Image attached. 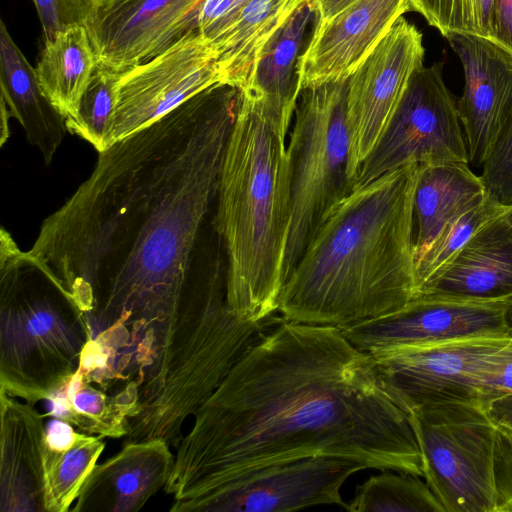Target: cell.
I'll use <instances>...</instances> for the list:
<instances>
[{
    "instance_id": "42",
    "label": "cell",
    "mask_w": 512,
    "mask_h": 512,
    "mask_svg": "<svg viewBox=\"0 0 512 512\" xmlns=\"http://www.w3.org/2000/svg\"><path fill=\"white\" fill-rule=\"evenodd\" d=\"M506 319L508 327L512 332V297L507 299Z\"/></svg>"
},
{
    "instance_id": "39",
    "label": "cell",
    "mask_w": 512,
    "mask_h": 512,
    "mask_svg": "<svg viewBox=\"0 0 512 512\" xmlns=\"http://www.w3.org/2000/svg\"><path fill=\"white\" fill-rule=\"evenodd\" d=\"M485 409L496 424L512 430V395L490 402Z\"/></svg>"
},
{
    "instance_id": "11",
    "label": "cell",
    "mask_w": 512,
    "mask_h": 512,
    "mask_svg": "<svg viewBox=\"0 0 512 512\" xmlns=\"http://www.w3.org/2000/svg\"><path fill=\"white\" fill-rule=\"evenodd\" d=\"M219 83L212 43L198 30L188 32L157 56L120 73L110 146Z\"/></svg>"
},
{
    "instance_id": "35",
    "label": "cell",
    "mask_w": 512,
    "mask_h": 512,
    "mask_svg": "<svg viewBox=\"0 0 512 512\" xmlns=\"http://www.w3.org/2000/svg\"><path fill=\"white\" fill-rule=\"evenodd\" d=\"M494 482L496 512H512V430L497 424Z\"/></svg>"
},
{
    "instance_id": "15",
    "label": "cell",
    "mask_w": 512,
    "mask_h": 512,
    "mask_svg": "<svg viewBox=\"0 0 512 512\" xmlns=\"http://www.w3.org/2000/svg\"><path fill=\"white\" fill-rule=\"evenodd\" d=\"M506 310L507 300L419 296L396 311L340 329L354 346L369 353L471 336L512 334Z\"/></svg>"
},
{
    "instance_id": "22",
    "label": "cell",
    "mask_w": 512,
    "mask_h": 512,
    "mask_svg": "<svg viewBox=\"0 0 512 512\" xmlns=\"http://www.w3.org/2000/svg\"><path fill=\"white\" fill-rule=\"evenodd\" d=\"M487 197L481 176L468 163L419 165L413 201L414 260L449 223Z\"/></svg>"
},
{
    "instance_id": "21",
    "label": "cell",
    "mask_w": 512,
    "mask_h": 512,
    "mask_svg": "<svg viewBox=\"0 0 512 512\" xmlns=\"http://www.w3.org/2000/svg\"><path fill=\"white\" fill-rule=\"evenodd\" d=\"M1 144L9 136L7 123L16 118L31 145L49 165L67 130L65 117L43 94L35 68L12 39L4 21L0 24Z\"/></svg>"
},
{
    "instance_id": "13",
    "label": "cell",
    "mask_w": 512,
    "mask_h": 512,
    "mask_svg": "<svg viewBox=\"0 0 512 512\" xmlns=\"http://www.w3.org/2000/svg\"><path fill=\"white\" fill-rule=\"evenodd\" d=\"M205 0H96L85 27L97 67L116 73L198 30Z\"/></svg>"
},
{
    "instance_id": "27",
    "label": "cell",
    "mask_w": 512,
    "mask_h": 512,
    "mask_svg": "<svg viewBox=\"0 0 512 512\" xmlns=\"http://www.w3.org/2000/svg\"><path fill=\"white\" fill-rule=\"evenodd\" d=\"M101 437L82 434L69 449H44V503L46 512H66L104 450Z\"/></svg>"
},
{
    "instance_id": "29",
    "label": "cell",
    "mask_w": 512,
    "mask_h": 512,
    "mask_svg": "<svg viewBox=\"0 0 512 512\" xmlns=\"http://www.w3.org/2000/svg\"><path fill=\"white\" fill-rule=\"evenodd\" d=\"M119 80L120 73L97 67L81 98L77 116L65 119L68 132L89 142L98 153L110 147Z\"/></svg>"
},
{
    "instance_id": "26",
    "label": "cell",
    "mask_w": 512,
    "mask_h": 512,
    "mask_svg": "<svg viewBox=\"0 0 512 512\" xmlns=\"http://www.w3.org/2000/svg\"><path fill=\"white\" fill-rule=\"evenodd\" d=\"M139 392V384L130 381L119 392L109 394L84 382L76 371L67 385L49 399L50 414L87 435L119 438L126 436L127 420L136 410Z\"/></svg>"
},
{
    "instance_id": "41",
    "label": "cell",
    "mask_w": 512,
    "mask_h": 512,
    "mask_svg": "<svg viewBox=\"0 0 512 512\" xmlns=\"http://www.w3.org/2000/svg\"><path fill=\"white\" fill-rule=\"evenodd\" d=\"M501 217L507 223L509 228L512 230V202L510 204L504 206V209L501 213Z\"/></svg>"
},
{
    "instance_id": "40",
    "label": "cell",
    "mask_w": 512,
    "mask_h": 512,
    "mask_svg": "<svg viewBox=\"0 0 512 512\" xmlns=\"http://www.w3.org/2000/svg\"><path fill=\"white\" fill-rule=\"evenodd\" d=\"M357 0H312L316 21L322 22L335 16Z\"/></svg>"
},
{
    "instance_id": "20",
    "label": "cell",
    "mask_w": 512,
    "mask_h": 512,
    "mask_svg": "<svg viewBox=\"0 0 512 512\" xmlns=\"http://www.w3.org/2000/svg\"><path fill=\"white\" fill-rule=\"evenodd\" d=\"M0 511L46 512L43 415L0 392Z\"/></svg>"
},
{
    "instance_id": "5",
    "label": "cell",
    "mask_w": 512,
    "mask_h": 512,
    "mask_svg": "<svg viewBox=\"0 0 512 512\" xmlns=\"http://www.w3.org/2000/svg\"><path fill=\"white\" fill-rule=\"evenodd\" d=\"M92 329L60 283L0 232V392L35 404L79 368Z\"/></svg>"
},
{
    "instance_id": "4",
    "label": "cell",
    "mask_w": 512,
    "mask_h": 512,
    "mask_svg": "<svg viewBox=\"0 0 512 512\" xmlns=\"http://www.w3.org/2000/svg\"><path fill=\"white\" fill-rule=\"evenodd\" d=\"M286 137L259 100L241 92L217 193L215 230L226 256L225 301L242 321L278 312L291 221Z\"/></svg>"
},
{
    "instance_id": "7",
    "label": "cell",
    "mask_w": 512,
    "mask_h": 512,
    "mask_svg": "<svg viewBox=\"0 0 512 512\" xmlns=\"http://www.w3.org/2000/svg\"><path fill=\"white\" fill-rule=\"evenodd\" d=\"M347 80L305 88L299 95L287 147L291 221L284 284L323 222L356 187L349 169Z\"/></svg>"
},
{
    "instance_id": "32",
    "label": "cell",
    "mask_w": 512,
    "mask_h": 512,
    "mask_svg": "<svg viewBox=\"0 0 512 512\" xmlns=\"http://www.w3.org/2000/svg\"><path fill=\"white\" fill-rule=\"evenodd\" d=\"M479 404L512 395V338L486 358L471 374Z\"/></svg>"
},
{
    "instance_id": "17",
    "label": "cell",
    "mask_w": 512,
    "mask_h": 512,
    "mask_svg": "<svg viewBox=\"0 0 512 512\" xmlns=\"http://www.w3.org/2000/svg\"><path fill=\"white\" fill-rule=\"evenodd\" d=\"M409 10V0H357L330 19L316 21L296 66L300 91L346 81Z\"/></svg>"
},
{
    "instance_id": "2",
    "label": "cell",
    "mask_w": 512,
    "mask_h": 512,
    "mask_svg": "<svg viewBox=\"0 0 512 512\" xmlns=\"http://www.w3.org/2000/svg\"><path fill=\"white\" fill-rule=\"evenodd\" d=\"M164 487L170 511L264 467L314 456L423 477L409 414L372 357L335 326L281 318L234 364L194 415Z\"/></svg>"
},
{
    "instance_id": "34",
    "label": "cell",
    "mask_w": 512,
    "mask_h": 512,
    "mask_svg": "<svg viewBox=\"0 0 512 512\" xmlns=\"http://www.w3.org/2000/svg\"><path fill=\"white\" fill-rule=\"evenodd\" d=\"M43 31V40L71 25H85L96 0H33Z\"/></svg>"
},
{
    "instance_id": "30",
    "label": "cell",
    "mask_w": 512,
    "mask_h": 512,
    "mask_svg": "<svg viewBox=\"0 0 512 512\" xmlns=\"http://www.w3.org/2000/svg\"><path fill=\"white\" fill-rule=\"evenodd\" d=\"M504 206L488 196L485 201L449 223L415 261L418 292L482 226L500 215Z\"/></svg>"
},
{
    "instance_id": "25",
    "label": "cell",
    "mask_w": 512,
    "mask_h": 512,
    "mask_svg": "<svg viewBox=\"0 0 512 512\" xmlns=\"http://www.w3.org/2000/svg\"><path fill=\"white\" fill-rule=\"evenodd\" d=\"M35 67L40 88L65 117L77 116L81 98L97 69V59L84 25H71L45 39Z\"/></svg>"
},
{
    "instance_id": "24",
    "label": "cell",
    "mask_w": 512,
    "mask_h": 512,
    "mask_svg": "<svg viewBox=\"0 0 512 512\" xmlns=\"http://www.w3.org/2000/svg\"><path fill=\"white\" fill-rule=\"evenodd\" d=\"M305 0H250L213 46L221 82L244 90L268 42Z\"/></svg>"
},
{
    "instance_id": "31",
    "label": "cell",
    "mask_w": 512,
    "mask_h": 512,
    "mask_svg": "<svg viewBox=\"0 0 512 512\" xmlns=\"http://www.w3.org/2000/svg\"><path fill=\"white\" fill-rule=\"evenodd\" d=\"M409 4L445 38L459 34L491 39L494 0H409Z\"/></svg>"
},
{
    "instance_id": "37",
    "label": "cell",
    "mask_w": 512,
    "mask_h": 512,
    "mask_svg": "<svg viewBox=\"0 0 512 512\" xmlns=\"http://www.w3.org/2000/svg\"><path fill=\"white\" fill-rule=\"evenodd\" d=\"M490 40L512 54V0H494Z\"/></svg>"
},
{
    "instance_id": "23",
    "label": "cell",
    "mask_w": 512,
    "mask_h": 512,
    "mask_svg": "<svg viewBox=\"0 0 512 512\" xmlns=\"http://www.w3.org/2000/svg\"><path fill=\"white\" fill-rule=\"evenodd\" d=\"M315 17L312 0H305L265 46L243 94L266 107L286 137L301 93L296 66L308 23Z\"/></svg>"
},
{
    "instance_id": "8",
    "label": "cell",
    "mask_w": 512,
    "mask_h": 512,
    "mask_svg": "<svg viewBox=\"0 0 512 512\" xmlns=\"http://www.w3.org/2000/svg\"><path fill=\"white\" fill-rule=\"evenodd\" d=\"M423 477L444 512H496L497 424L475 403L444 402L408 412Z\"/></svg>"
},
{
    "instance_id": "18",
    "label": "cell",
    "mask_w": 512,
    "mask_h": 512,
    "mask_svg": "<svg viewBox=\"0 0 512 512\" xmlns=\"http://www.w3.org/2000/svg\"><path fill=\"white\" fill-rule=\"evenodd\" d=\"M163 440L128 441L96 464L72 508L74 512H136L165 487L174 462Z\"/></svg>"
},
{
    "instance_id": "16",
    "label": "cell",
    "mask_w": 512,
    "mask_h": 512,
    "mask_svg": "<svg viewBox=\"0 0 512 512\" xmlns=\"http://www.w3.org/2000/svg\"><path fill=\"white\" fill-rule=\"evenodd\" d=\"M446 39L463 68L464 88L456 105L469 163L479 167L512 116V54L478 36Z\"/></svg>"
},
{
    "instance_id": "28",
    "label": "cell",
    "mask_w": 512,
    "mask_h": 512,
    "mask_svg": "<svg viewBox=\"0 0 512 512\" xmlns=\"http://www.w3.org/2000/svg\"><path fill=\"white\" fill-rule=\"evenodd\" d=\"M350 512H444L426 481L408 472L383 470L357 487Z\"/></svg>"
},
{
    "instance_id": "36",
    "label": "cell",
    "mask_w": 512,
    "mask_h": 512,
    "mask_svg": "<svg viewBox=\"0 0 512 512\" xmlns=\"http://www.w3.org/2000/svg\"><path fill=\"white\" fill-rule=\"evenodd\" d=\"M250 0H205L198 31L214 46L232 26L243 7Z\"/></svg>"
},
{
    "instance_id": "9",
    "label": "cell",
    "mask_w": 512,
    "mask_h": 512,
    "mask_svg": "<svg viewBox=\"0 0 512 512\" xmlns=\"http://www.w3.org/2000/svg\"><path fill=\"white\" fill-rule=\"evenodd\" d=\"M449 162L469 164L456 101L443 80V63L422 66L410 83L371 153L356 187L402 167Z\"/></svg>"
},
{
    "instance_id": "33",
    "label": "cell",
    "mask_w": 512,
    "mask_h": 512,
    "mask_svg": "<svg viewBox=\"0 0 512 512\" xmlns=\"http://www.w3.org/2000/svg\"><path fill=\"white\" fill-rule=\"evenodd\" d=\"M481 179L491 199L512 202V116L482 165Z\"/></svg>"
},
{
    "instance_id": "1",
    "label": "cell",
    "mask_w": 512,
    "mask_h": 512,
    "mask_svg": "<svg viewBox=\"0 0 512 512\" xmlns=\"http://www.w3.org/2000/svg\"><path fill=\"white\" fill-rule=\"evenodd\" d=\"M240 97L216 84L98 153L28 250L96 333L120 324L139 360L172 339Z\"/></svg>"
},
{
    "instance_id": "3",
    "label": "cell",
    "mask_w": 512,
    "mask_h": 512,
    "mask_svg": "<svg viewBox=\"0 0 512 512\" xmlns=\"http://www.w3.org/2000/svg\"><path fill=\"white\" fill-rule=\"evenodd\" d=\"M418 164L356 187L326 218L284 284V320L342 328L416 298Z\"/></svg>"
},
{
    "instance_id": "6",
    "label": "cell",
    "mask_w": 512,
    "mask_h": 512,
    "mask_svg": "<svg viewBox=\"0 0 512 512\" xmlns=\"http://www.w3.org/2000/svg\"><path fill=\"white\" fill-rule=\"evenodd\" d=\"M278 320H240L225 299L181 310L171 342L144 381L126 424L127 441L163 440L177 447L194 416L244 352Z\"/></svg>"
},
{
    "instance_id": "12",
    "label": "cell",
    "mask_w": 512,
    "mask_h": 512,
    "mask_svg": "<svg viewBox=\"0 0 512 512\" xmlns=\"http://www.w3.org/2000/svg\"><path fill=\"white\" fill-rule=\"evenodd\" d=\"M424 55L422 33L401 16L348 78L349 169L355 185L361 164L384 132L412 76L424 65Z\"/></svg>"
},
{
    "instance_id": "19",
    "label": "cell",
    "mask_w": 512,
    "mask_h": 512,
    "mask_svg": "<svg viewBox=\"0 0 512 512\" xmlns=\"http://www.w3.org/2000/svg\"><path fill=\"white\" fill-rule=\"evenodd\" d=\"M419 296L472 301L512 297V230L501 214L425 282Z\"/></svg>"
},
{
    "instance_id": "38",
    "label": "cell",
    "mask_w": 512,
    "mask_h": 512,
    "mask_svg": "<svg viewBox=\"0 0 512 512\" xmlns=\"http://www.w3.org/2000/svg\"><path fill=\"white\" fill-rule=\"evenodd\" d=\"M45 430V445L49 449L58 452L71 448L83 434L75 431L70 423L59 418L50 421Z\"/></svg>"
},
{
    "instance_id": "14",
    "label": "cell",
    "mask_w": 512,
    "mask_h": 512,
    "mask_svg": "<svg viewBox=\"0 0 512 512\" xmlns=\"http://www.w3.org/2000/svg\"><path fill=\"white\" fill-rule=\"evenodd\" d=\"M368 467L356 460L314 456L251 472L203 500L196 512H288L315 505L346 509L341 489Z\"/></svg>"
},
{
    "instance_id": "10",
    "label": "cell",
    "mask_w": 512,
    "mask_h": 512,
    "mask_svg": "<svg viewBox=\"0 0 512 512\" xmlns=\"http://www.w3.org/2000/svg\"><path fill=\"white\" fill-rule=\"evenodd\" d=\"M511 338L512 334L471 336L379 349L369 354L384 390L408 413L436 403L479 404L471 374L484 358Z\"/></svg>"
}]
</instances>
